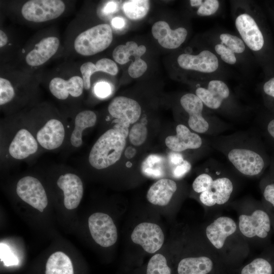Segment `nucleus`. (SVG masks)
<instances>
[{
	"mask_svg": "<svg viewBox=\"0 0 274 274\" xmlns=\"http://www.w3.org/2000/svg\"><path fill=\"white\" fill-rule=\"evenodd\" d=\"M185 159L182 153L172 151L168 154V160L172 168L182 163Z\"/></svg>",
	"mask_w": 274,
	"mask_h": 274,
	"instance_id": "obj_46",
	"label": "nucleus"
},
{
	"mask_svg": "<svg viewBox=\"0 0 274 274\" xmlns=\"http://www.w3.org/2000/svg\"><path fill=\"white\" fill-rule=\"evenodd\" d=\"M150 2L147 0H130L125 1L122 5L125 15L132 20H139L148 13Z\"/></svg>",
	"mask_w": 274,
	"mask_h": 274,
	"instance_id": "obj_30",
	"label": "nucleus"
},
{
	"mask_svg": "<svg viewBox=\"0 0 274 274\" xmlns=\"http://www.w3.org/2000/svg\"><path fill=\"white\" fill-rule=\"evenodd\" d=\"M14 89L11 82L3 78H0V105L10 101L14 97Z\"/></svg>",
	"mask_w": 274,
	"mask_h": 274,
	"instance_id": "obj_38",
	"label": "nucleus"
},
{
	"mask_svg": "<svg viewBox=\"0 0 274 274\" xmlns=\"http://www.w3.org/2000/svg\"><path fill=\"white\" fill-rule=\"evenodd\" d=\"M146 274H174V272L166 257L161 253H157L148 261Z\"/></svg>",
	"mask_w": 274,
	"mask_h": 274,
	"instance_id": "obj_31",
	"label": "nucleus"
},
{
	"mask_svg": "<svg viewBox=\"0 0 274 274\" xmlns=\"http://www.w3.org/2000/svg\"><path fill=\"white\" fill-rule=\"evenodd\" d=\"M67 84L69 94L75 97H79L82 94L84 84L81 77L73 76L67 80Z\"/></svg>",
	"mask_w": 274,
	"mask_h": 274,
	"instance_id": "obj_42",
	"label": "nucleus"
},
{
	"mask_svg": "<svg viewBox=\"0 0 274 274\" xmlns=\"http://www.w3.org/2000/svg\"><path fill=\"white\" fill-rule=\"evenodd\" d=\"M260 186L265 200L274 207V169L270 165L268 174L261 181Z\"/></svg>",
	"mask_w": 274,
	"mask_h": 274,
	"instance_id": "obj_34",
	"label": "nucleus"
},
{
	"mask_svg": "<svg viewBox=\"0 0 274 274\" xmlns=\"http://www.w3.org/2000/svg\"><path fill=\"white\" fill-rule=\"evenodd\" d=\"M115 125L113 126V128L119 134H120L123 138L126 139L129 133V125L126 124L121 123H115Z\"/></svg>",
	"mask_w": 274,
	"mask_h": 274,
	"instance_id": "obj_47",
	"label": "nucleus"
},
{
	"mask_svg": "<svg viewBox=\"0 0 274 274\" xmlns=\"http://www.w3.org/2000/svg\"><path fill=\"white\" fill-rule=\"evenodd\" d=\"M153 37L163 48L174 49L180 47L185 41L187 30L184 27L172 30L168 24L163 21L155 22L152 27Z\"/></svg>",
	"mask_w": 274,
	"mask_h": 274,
	"instance_id": "obj_19",
	"label": "nucleus"
},
{
	"mask_svg": "<svg viewBox=\"0 0 274 274\" xmlns=\"http://www.w3.org/2000/svg\"><path fill=\"white\" fill-rule=\"evenodd\" d=\"M165 143L172 151L182 153L189 150H201L207 154L213 150L208 137L203 138L183 124L176 126V134L167 136Z\"/></svg>",
	"mask_w": 274,
	"mask_h": 274,
	"instance_id": "obj_8",
	"label": "nucleus"
},
{
	"mask_svg": "<svg viewBox=\"0 0 274 274\" xmlns=\"http://www.w3.org/2000/svg\"><path fill=\"white\" fill-rule=\"evenodd\" d=\"M126 145V139L113 128L103 133L92 147L89 162L94 168H106L118 161Z\"/></svg>",
	"mask_w": 274,
	"mask_h": 274,
	"instance_id": "obj_5",
	"label": "nucleus"
},
{
	"mask_svg": "<svg viewBox=\"0 0 274 274\" xmlns=\"http://www.w3.org/2000/svg\"><path fill=\"white\" fill-rule=\"evenodd\" d=\"M59 45L58 39L49 37L42 39L26 56V63L32 66L42 65L56 52Z\"/></svg>",
	"mask_w": 274,
	"mask_h": 274,
	"instance_id": "obj_24",
	"label": "nucleus"
},
{
	"mask_svg": "<svg viewBox=\"0 0 274 274\" xmlns=\"http://www.w3.org/2000/svg\"><path fill=\"white\" fill-rule=\"evenodd\" d=\"M177 61L182 68L203 73L214 72L219 67L217 57L208 50H203L197 55L182 54L178 57Z\"/></svg>",
	"mask_w": 274,
	"mask_h": 274,
	"instance_id": "obj_17",
	"label": "nucleus"
},
{
	"mask_svg": "<svg viewBox=\"0 0 274 274\" xmlns=\"http://www.w3.org/2000/svg\"><path fill=\"white\" fill-rule=\"evenodd\" d=\"M270 165L274 169V152L271 155V162Z\"/></svg>",
	"mask_w": 274,
	"mask_h": 274,
	"instance_id": "obj_53",
	"label": "nucleus"
},
{
	"mask_svg": "<svg viewBox=\"0 0 274 274\" xmlns=\"http://www.w3.org/2000/svg\"><path fill=\"white\" fill-rule=\"evenodd\" d=\"M178 188V185L174 180L160 179L149 188L147 193V199L154 205L166 206L170 202Z\"/></svg>",
	"mask_w": 274,
	"mask_h": 274,
	"instance_id": "obj_21",
	"label": "nucleus"
},
{
	"mask_svg": "<svg viewBox=\"0 0 274 274\" xmlns=\"http://www.w3.org/2000/svg\"><path fill=\"white\" fill-rule=\"evenodd\" d=\"M110 114L116 119L114 123H121L127 125L134 123L141 114V108L135 100L125 96L114 98L108 107Z\"/></svg>",
	"mask_w": 274,
	"mask_h": 274,
	"instance_id": "obj_16",
	"label": "nucleus"
},
{
	"mask_svg": "<svg viewBox=\"0 0 274 274\" xmlns=\"http://www.w3.org/2000/svg\"><path fill=\"white\" fill-rule=\"evenodd\" d=\"M49 87L51 93L59 99H65L68 96L67 80L54 78L51 80Z\"/></svg>",
	"mask_w": 274,
	"mask_h": 274,
	"instance_id": "obj_35",
	"label": "nucleus"
},
{
	"mask_svg": "<svg viewBox=\"0 0 274 274\" xmlns=\"http://www.w3.org/2000/svg\"><path fill=\"white\" fill-rule=\"evenodd\" d=\"M273 267L265 258H256L244 265L241 266L235 274H273Z\"/></svg>",
	"mask_w": 274,
	"mask_h": 274,
	"instance_id": "obj_29",
	"label": "nucleus"
},
{
	"mask_svg": "<svg viewBox=\"0 0 274 274\" xmlns=\"http://www.w3.org/2000/svg\"><path fill=\"white\" fill-rule=\"evenodd\" d=\"M95 94L99 97L104 98L108 96L111 92L110 84L105 82H98L95 86Z\"/></svg>",
	"mask_w": 274,
	"mask_h": 274,
	"instance_id": "obj_45",
	"label": "nucleus"
},
{
	"mask_svg": "<svg viewBox=\"0 0 274 274\" xmlns=\"http://www.w3.org/2000/svg\"><path fill=\"white\" fill-rule=\"evenodd\" d=\"M80 71L82 76L84 88L88 90L90 88V77L91 75L98 72L95 64L91 62H86L82 64Z\"/></svg>",
	"mask_w": 274,
	"mask_h": 274,
	"instance_id": "obj_40",
	"label": "nucleus"
},
{
	"mask_svg": "<svg viewBox=\"0 0 274 274\" xmlns=\"http://www.w3.org/2000/svg\"><path fill=\"white\" fill-rule=\"evenodd\" d=\"M139 46L134 41L127 42L125 45H120L115 48L112 56L114 60L120 64H124L128 62L131 56L137 53Z\"/></svg>",
	"mask_w": 274,
	"mask_h": 274,
	"instance_id": "obj_32",
	"label": "nucleus"
},
{
	"mask_svg": "<svg viewBox=\"0 0 274 274\" xmlns=\"http://www.w3.org/2000/svg\"><path fill=\"white\" fill-rule=\"evenodd\" d=\"M208 137L212 149L223 155L238 175L256 178L269 166L271 156L257 129Z\"/></svg>",
	"mask_w": 274,
	"mask_h": 274,
	"instance_id": "obj_1",
	"label": "nucleus"
},
{
	"mask_svg": "<svg viewBox=\"0 0 274 274\" xmlns=\"http://www.w3.org/2000/svg\"><path fill=\"white\" fill-rule=\"evenodd\" d=\"M125 20L122 17H115L112 20V25L115 28L120 29L125 25Z\"/></svg>",
	"mask_w": 274,
	"mask_h": 274,
	"instance_id": "obj_49",
	"label": "nucleus"
},
{
	"mask_svg": "<svg viewBox=\"0 0 274 274\" xmlns=\"http://www.w3.org/2000/svg\"><path fill=\"white\" fill-rule=\"evenodd\" d=\"M46 274H74L71 260L65 253L57 251L52 254L46 264Z\"/></svg>",
	"mask_w": 274,
	"mask_h": 274,
	"instance_id": "obj_27",
	"label": "nucleus"
},
{
	"mask_svg": "<svg viewBox=\"0 0 274 274\" xmlns=\"http://www.w3.org/2000/svg\"><path fill=\"white\" fill-rule=\"evenodd\" d=\"M65 7L64 3L60 0H30L23 5L21 13L28 21L43 22L60 16Z\"/></svg>",
	"mask_w": 274,
	"mask_h": 274,
	"instance_id": "obj_10",
	"label": "nucleus"
},
{
	"mask_svg": "<svg viewBox=\"0 0 274 274\" xmlns=\"http://www.w3.org/2000/svg\"><path fill=\"white\" fill-rule=\"evenodd\" d=\"M98 72H102L111 75H116L118 68L116 63L109 58H101L95 64Z\"/></svg>",
	"mask_w": 274,
	"mask_h": 274,
	"instance_id": "obj_41",
	"label": "nucleus"
},
{
	"mask_svg": "<svg viewBox=\"0 0 274 274\" xmlns=\"http://www.w3.org/2000/svg\"><path fill=\"white\" fill-rule=\"evenodd\" d=\"M136 153V150L132 147L129 146L127 147L124 152L125 157L127 158H132Z\"/></svg>",
	"mask_w": 274,
	"mask_h": 274,
	"instance_id": "obj_50",
	"label": "nucleus"
},
{
	"mask_svg": "<svg viewBox=\"0 0 274 274\" xmlns=\"http://www.w3.org/2000/svg\"><path fill=\"white\" fill-rule=\"evenodd\" d=\"M237 270L216 252L182 257L176 265V274H235Z\"/></svg>",
	"mask_w": 274,
	"mask_h": 274,
	"instance_id": "obj_4",
	"label": "nucleus"
},
{
	"mask_svg": "<svg viewBox=\"0 0 274 274\" xmlns=\"http://www.w3.org/2000/svg\"><path fill=\"white\" fill-rule=\"evenodd\" d=\"M113 40L111 26L100 24L80 33L75 39L76 51L83 56H91L106 49Z\"/></svg>",
	"mask_w": 274,
	"mask_h": 274,
	"instance_id": "obj_7",
	"label": "nucleus"
},
{
	"mask_svg": "<svg viewBox=\"0 0 274 274\" xmlns=\"http://www.w3.org/2000/svg\"><path fill=\"white\" fill-rule=\"evenodd\" d=\"M191 168L190 161L185 159L182 163L171 169L172 176L175 179H181L189 173Z\"/></svg>",
	"mask_w": 274,
	"mask_h": 274,
	"instance_id": "obj_44",
	"label": "nucleus"
},
{
	"mask_svg": "<svg viewBox=\"0 0 274 274\" xmlns=\"http://www.w3.org/2000/svg\"><path fill=\"white\" fill-rule=\"evenodd\" d=\"M250 211L243 212L238 216L237 226L244 239L264 238L270 230V220L263 210L256 209L252 211L249 198H247Z\"/></svg>",
	"mask_w": 274,
	"mask_h": 274,
	"instance_id": "obj_9",
	"label": "nucleus"
},
{
	"mask_svg": "<svg viewBox=\"0 0 274 274\" xmlns=\"http://www.w3.org/2000/svg\"><path fill=\"white\" fill-rule=\"evenodd\" d=\"M38 145L31 133L26 129H20L12 141L9 148L10 154L16 159H23L36 152Z\"/></svg>",
	"mask_w": 274,
	"mask_h": 274,
	"instance_id": "obj_22",
	"label": "nucleus"
},
{
	"mask_svg": "<svg viewBox=\"0 0 274 274\" xmlns=\"http://www.w3.org/2000/svg\"><path fill=\"white\" fill-rule=\"evenodd\" d=\"M16 192L22 200L41 212L48 204L47 194L42 184L33 177L26 176L20 179Z\"/></svg>",
	"mask_w": 274,
	"mask_h": 274,
	"instance_id": "obj_15",
	"label": "nucleus"
},
{
	"mask_svg": "<svg viewBox=\"0 0 274 274\" xmlns=\"http://www.w3.org/2000/svg\"><path fill=\"white\" fill-rule=\"evenodd\" d=\"M141 170L142 173L148 178H162L166 173V160L160 155L150 154L142 163Z\"/></svg>",
	"mask_w": 274,
	"mask_h": 274,
	"instance_id": "obj_26",
	"label": "nucleus"
},
{
	"mask_svg": "<svg viewBox=\"0 0 274 274\" xmlns=\"http://www.w3.org/2000/svg\"><path fill=\"white\" fill-rule=\"evenodd\" d=\"M146 51L144 45H140L138 52L134 55V61L129 65L128 72L129 76L133 78H138L142 76L147 69L146 62L141 58Z\"/></svg>",
	"mask_w": 274,
	"mask_h": 274,
	"instance_id": "obj_33",
	"label": "nucleus"
},
{
	"mask_svg": "<svg viewBox=\"0 0 274 274\" xmlns=\"http://www.w3.org/2000/svg\"><path fill=\"white\" fill-rule=\"evenodd\" d=\"M96 122V115L92 111L86 110L79 113L75 119V128L71 136V144L79 147L82 144V132L86 128L93 126Z\"/></svg>",
	"mask_w": 274,
	"mask_h": 274,
	"instance_id": "obj_25",
	"label": "nucleus"
},
{
	"mask_svg": "<svg viewBox=\"0 0 274 274\" xmlns=\"http://www.w3.org/2000/svg\"><path fill=\"white\" fill-rule=\"evenodd\" d=\"M147 136V127L143 124H134L129 132V139L134 146H140L146 141Z\"/></svg>",
	"mask_w": 274,
	"mask_h": 274,
	"instance_id": "obj_37",
	"label": "nucleus"
},
{
	"mask_svg": "<svg viewBox=\"0 0 274 274\" xmlns=\"http://www.w3.org/2000/svg\"><path fill=\"white\" fill-rule=\"evenodd\" d=\"M262 91L264 105L267 111L274 114V76L264 82Z\"/></svg>",
	"mask_w": 274,
	"mask_h": 274,
	"instance_id": "obj_36",
	"label": "nucleus"
},
{
	"mask_svg": "<svg viewBox=\"0 0 274 274\" xmlns=\"http://www.w3.org/2000/svg\"><path fill=\"white\" fill-rule=\"evenodd\" d=\"M181 107L187 114V127L193 131L207 136H214L231 129V124L218 117L205 115L204 105L193 93H186L180 98Z\"/></svg>",
	"mask_w": 274,
	"mask_h": 274,
	"instance_id": "obj_3",
	"label": "nucleus"
},
{
	"mask_svg": "<svg viewBox=\"0 0 274 274\" xmlns=\"http://www.w3.org/2000/svg\"><path fill=\"white\" fill-rule=\"evenodd\" d=\"M1 259L7 266L19 263L17 256L11 252L8 246L3 243H1Z\"/></svg>",
	"mask_w": 274,
	"mask_h": 274,
	"instance_id": "obj_43",
	"label": "nucleus"
},
{
	"mask_svg": "<svg viewBox=\"0 0 274 274\" xmlns=\"http://www.w3.org/2000/svg\"><path fill=\"white\" fill-rule=\"evenodd\" d=\"M57 184L63 192L65 207L68 210L77 208L83 195V185L81 179L75 174L67 173L59 176Z\"/></svg>",
	"mask_w": 274,
	"mask_h": 274,
	"instance_id": "obj_18",
	"label": "nucleus"
},
{
	"mask_svg": "<svg viewBox=\"0 0 274 274\" xmlns=\"http://www.w3.org/2000/svg\"><path fill=\"white\" fill-rule=\"evenodd\" d=\"M258 130L266 146L274 149V114L265 112L258 119Z\"/></svg>",
	"mask_w": 274,
	"mask_h": 274,
	"instance_id": "obj_28",
	"label": "nucleus"
},
{
	"mask_svg": "<svg viewBox=\"0 0 274 274\" xmlns=\"http://www.w3.org/2000/svg\"><path fill=\"white\" fill-rule=\"evenodd\" d=\"M239 234L235 221L225 216L217 217L205 229V235L211 247L229 264L226 258L225 251L229 249L228 246L233 238Z\"/></svg>",
	"mask_w": 274,
	"mask_h": 274,
	"instance_id": "obj_6",
	"label": "nucleus"
},
{
	"mask_svg": "<svg viewBox=\"0 0 274 274\" xmlns=\"http://www.w3.org/2000/svg\"><path fill=\"white\" fill-rule=\"evenodd\" d=\"M131 239L134 244L141 246L146 252L154 254L162 247L164 234L158 224L145 222L134 227L131 234Z\"/></svg>",
	"mask_w": 274,
	"mask_h": 274,
	"instance_id": "obj_13",
	"label": "nucleus"
},
{
	"mask_svg": "<svg viewBox=\"0 0 274 274\" xmlns=\"http://www.w3.org/2000/svg\"><path fill=\"white\" fill-rule=\"evenodd\" d=\"M220 43L215 46L216 52L220 56L222 60L229 64L236 62L235 54H241L245 50V45L242 39L227 33L220 35Z\"/></svg>",
	"mask_w": 274,
	"mask_h": 274,
	"instance_id": "obj_23",
	"label": "nucleus"
},
{
	"mask_svg": "<svg viewBox=\"0 0 274 274\" xmlns=\"http://www.w3.org/2000/svg\"><path fill=\"white\" fill-rule=\"evenodd\" d=\"M65 135L63 124L58 120H49L37 134L40 145L47 150H53L62 144Z\"/></svg>",
	"mask_w": 274,
	"mask_h": 274,
	"instance_id": "obj_20",
	"label": "nucleus"
},
{
	"mask_svg": "<svg viewBox=\"0 0 274 274\" xmlns=\"http://www.w3.org/2000/svg\"><path fill=\"white\" fill-rule=\"evenodd\" d=\"M235 27L245 44L252 51H261L269 43L265 32L253 17L244 13L238 15L235 21Z\"/></svg>",
	"mask_w": 274,
	"mask_h": 274,
	"instance_id": "obj_11",
	"label": "nucleus"
},
{
	"mask_svg": "<svg viewBox=\"0 0 274 274\" xmlns=\"http://www.w3.org/2000/svg\"><path fill=\"white\" fill-rule=\"evenodd\" d=\"M201 0H191L190 5L192 7H198L201 4Z\"/></svg>",
	"mask_w": 274,
	"mask_h": 274,
	"instance_id": "obj_52",
	"label": "nucleus"
},
{
	"mask_svg": "<svg viewBox=\"0 0 274 274\" xmlns=\"http://www.w3.org/2000/svg\"><path fill=\"white\" fill-rule=\"evenodd\" d=\"M88 223L91 236L97 244L109 247L116 243L117 229L109 215L101 212L94 213L89 217Z\"/></svg>",
	"mask_w": 274,
	"mask_h": 274,
	"instance_id": "obj_12",
	"label": "nucleus"
},
{
	"mask_svg": "<svg viewBox=\"0 0 274 274\" xmlns=\"http://www.w3.org/2000/svg\"><path fill=\"white\" fill-rule=\"evenodd\" d=\"M117 8V6L115 2H109L104 7L103 12L106 14H111L116 10Z\"/></svg>",
	"mask_w": 274,
	"mask_h": 274,
	"instance_id": "obj_48",
	"label": "nucleus"
},
{
	"mask_svg": "<svg viewBox=\"0 0 274 274\" xmlns=\"http://www.w3.org/2000/svg\"><path fill=\"white\" fill-rule=\"evenodd\" d=\"M8 42V37L6 33L2 30H0V47H4Z\"/></svg>",
	"mask_w": 274,
	"mask_h": 274,
	"instance_id": "obj_51",
	"label": "nucleus"
},
{
	"mask_svg": "<svg viewBox=\"0 0 274 274\" xmlns=\"http://www.w3.org/2000/svg\"><path fill=\"white\" fill-rule=\"evenodd\" d=\"M236 174L218 160L210 158L194 180L192 188L200 202L207 208L227 204L237 188Z\"/></svg>",
	"mask_w": 274,
	"mask_h": 274,
	"instance_id": "obj_2",
	"label": "nucleus"
},
{
	"mask_svg": "<svg viewBox=\"0 0 274 274\" xmlns=\"http://www.w3.org/2000/svg\"><path fill=\"white\" fill-rule=\"evenodd\" d=\"M195 94L204 106L214 111L223 110L230 97L229 87L225 83L219 80L210 81L207 87H197Z\"/></svg>",
	"mask_w": 274,
	"mask_h": 274,
	"instance_id": "obj_14",
	"label": "nucleus"
},
{
	"mask_svg": "<svg viewBox=\"0 0 274 274\" xmlns=\"http://www.w3.org/2000/svg\"><path fill=\"white\" fill-rule=\"evenodd\" d=\"M197 14L200 16H208L215 14L219 7V2L217 0L201 1L198 7Z\"/></svg>",
	"mask_w": 274,
	"mask_h": 274,
	"instance_id": "obj_39",
	"label": "nucleus"
}]
</instances>
